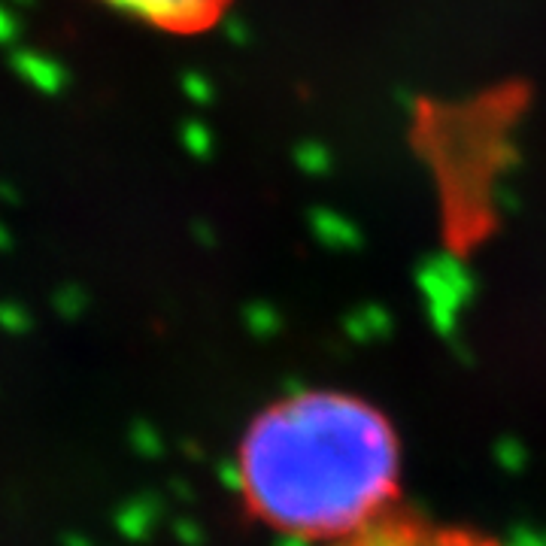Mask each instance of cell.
I'll return each mask as SVG.
<instances>
[{
    "instance_id": "cell-1",
    "label": "cell",
    "mask_w": 546,
    "mask_h": 546,
    "mask_svg": "<svg viewBox=\"0 0 546 546\" xmlns=\"http://www.w3.org/2000/svg\"><path fill=\"white\" fill-rule=\"evenodd\" d=\"M234 489L273 534L337 546L401 507V440L368 398L301 389L249 422Z\"/></svg>"
},
{
    "instance_id": "cell-2",
    "label": "cell",
    "mask_w": 546,
    "mask_h": 546,
    "mask_svg": "<svg viewBox=\"0 0 546 546\" xmlns=\"http://www.w3.org/2000/svg\"><path fill=\"white\" fill-rule=\"evenodd\" d=\"M337 546H504L501 540L462 528L437 522L431 516H422L416 510L398 507L371 528H364L361 534L337 543Z\"/></svg>"
},
{
    "instance_id": "cell-3",
    "label": "cell",
    "mask_w": 546,
    "mask_h": 546,
    "mask_svg": "<svg viewBox=\"0 0 546 546\" xmlns=\"http://www.w3.org/2000/svg\"><path fill=\"white\" fill-rule=\"evenodd\" d=\"M104 4L167 31H195L210 25L228 0H104Z\"/></svg>"
},
{
    "instance_id": "cell-4",
    "label": "cell",
    "mask_w": 546,
    "mask_h": 546,
    "mask_svg": "<svg viewBox=\"0 0 546 546\" xmlns=\"http://www.w3.org/2000/svg\"><path fill=\"white\" fill-rule=\"evenodd\" d=\"M13 67L25 82H31L37 91H43V95H58V91L67 85V70L52 55L34 52V49H19L13 55Z\"/></svg>"
},
{
    "instance_id": "cell-5",
    "label": "cell",
    "mask_w": 546,
    "mask_h": 546,
    "mask_svg": "<svg viewBox=\"0 0 546 546\" xmlns=\"http://www.w3.org/2000/svg\"><path fill=\"white\" fill-rule=\"evenodd\" d=\"M0 325H7L10 331H25L28 328V313L22 307H13V304H0Z\"/></svg>"
},
{
    "instance_id": "cell-6",
    "label": "cell",
    "mask_w": 546,
    "mask_h": 546,
    "mask_svg": "<svg viewBox=\"0 0 546 546\" xmlns=\"http://www.w3.org/2000/svg\"><path fill=\"white\" fill-rule=\"evenodd\" d=\"M16 37V16L10 10V4L0 0V43H10Z\"/></svg>"
},
{
    "instance_id": "cell-7",
    "label": "cell",
    "mask_w": 546,
    "mask_h": 546,
    "mask_svg": "<svg viewBox=\"0 0 546 546\" xmlns=\"http://www.w3.org/2000/svg\"><path fill=\"white\" fill-rule=\"evenodd\" d=\"M4 246H10V234H7L4 225H0V249H4Z\"/></svg>"
}]
</instances>
